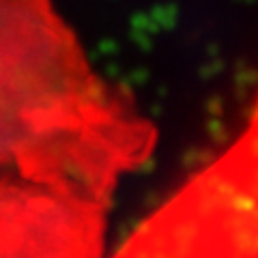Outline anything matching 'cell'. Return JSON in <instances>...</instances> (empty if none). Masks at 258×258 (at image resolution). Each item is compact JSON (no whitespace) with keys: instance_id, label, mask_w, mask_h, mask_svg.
Returning a JSON list of instances; mask_svg holds the SVG:
<instances>
[{"instance_id":"cell-2","label":"cell","mask_w":258,"mask_h":258,"mask_svg":"<svg viewBox=\"0 0 258 258\" xmlns=\"http://www.w3.org/2000/svg\"><path fill=\"white\" fill-rule=\"evenodd\" d=\"M106 203L24 176H0V258H103Z\"/></svg>"},{"instance_id":"cell-1","label":"cell","mask_w":258,"mask_h":258,"mask_svg":"<svg viewBox=\"0 0 258 258\" xmlns=\"http://www.w3.org/2000/svg\"><path fill=\"white\" fill-rule=\"evenodd\" d=\"M155 132L93 71L54 0H0V168L110 203Z\"/></svg>"}]
</instances>
